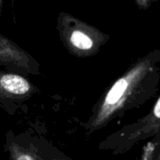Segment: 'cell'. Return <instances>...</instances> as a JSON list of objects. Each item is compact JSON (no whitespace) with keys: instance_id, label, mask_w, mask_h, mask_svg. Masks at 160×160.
Listing matches in <instances>:
<instances>
[{"instance_id":"cell-5","label":"cell","mask_w":160,"mask_h":160,"mask_svg":"<svg viewBox=\"0 0 160 160\" xmlns=\"http://www.w3.org/2000/svg\"><path fill=\"white\" fill-rule=\"evenodd\" d=\"M0 66L18 73L40 75V63L27 51L10 39L0 34Z\"/></svg>"},{"instance_id":"cell-6","label":"cell","mask_w":160,"mask_h":160,"mask_svg":"<svg viewBox=\"0 0 160 160\" xmlns=\"http://www.w3.org/2000/svg\"><path fill=\"white\" fill-rule=\"evenodd\" d=\"M4 151L9 160H39L36 153L34 133L30 130L16 134L9 130L5 134Z\"/></svg>"},{"instance_id":"cell-1","label":"cell","mask_w":160,"mask_h":160,"mask_svg":"<svg viewBox=\"0 0 160 160\" xmlns=\"http://www.w3.org/2000/svg\"><path fill=\"white\" fill-rule=\"evenodd\" d=\"M160 49L138 58L108 87L92 108L83 127L92 135L121 119L126 112L140 108L158 92Z\"/></svg>"},{"instance_id":"cell-3","label":"cell","mask_w":160,"mask_h":160,"mask_svg":"<svg viewBox=\"0 0 160 160\" xmlns=\"http://www.w3.org/2000/svg\"><path fill=\"white\" fill-rule=\"evenodd\" d=\"M160 135V95L152 109L137 121L125 124L103 139L98 148L114 155L129 152L136 144Z\"/></svg>"},{"instance_id":"cell-9","label":"cell","mask_w":160,"mask_h":160,"mask_svg":"<svg viewBox=\"0 0 160 160\" xmlns=\"http://www.w3.org/2000/svg\"><path fill=\"white\" fill-rule=\"evenodd\" d=\"M136 5L140 10H147L150 8L153 3H155L157 0H134Z\"/></svg>"},{"instance_id":"cell-7","label":"cell","mask_w":160,"mask_h":160,"mask_svg":"<svg viewBox=\"0 0 160 160\" xmlns=\"http://www.w3.org/2000/svg\"><path fill=\"white\" fill-rule=\"evenodd\" d=\"M34 140L39 160H73L49 142L44 137L34 134Z\"/></svg>"},{"instance_id":"cell-2","label":"cell","mask_w":160,"mask_h":160,"mask_svg":"<svg viewBox=\"0 0 160 160\" xmlns=\"http://www.w3.org/2000/svg\"><path fill=\"white\" fill-rule=\"evenodd\" d=\"M57 28L66 50L76 58H91L109 41V35L67 12H60Z\"/></svg>"},{"instance_id":"cell-8","label":"cell","mask_w":160,"mask_h":160,"mask_svg":"<svg viewBox=\"0 0 160 160\" xmlns=\"http://www.w3.org/2000/svg\"><path fill=\"white\" fill-rule=\"evenodd\" d=\"M138 160H160V135L146 142Z\"/></svg>"},{"instance_id":"cell-4","label":"cell","mask_w":160,"mask_h":160,"mask_svg":"<svg viewBox=\"0 0 160 160\" xmlns=\"http://www.w3.org/2000/svg\"><path fill=\"white\" fill-rule=\"evenodd\" d=\"M40 90L24 74L11 70H0V108L10 116Z\"/></svg>"}]
</instances>
